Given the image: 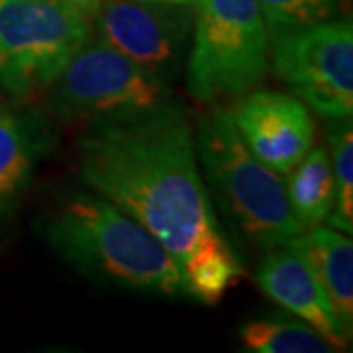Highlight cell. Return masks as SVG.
<instances>
[{
    "label": "cell",
    "mask_w": 353,
    "mask_h": 353,
    "mask_svg": "<svg viewBox=\"0 0 353 353\" xmlns=\"http://www.w3.org/2000/svg\"><path fill=\"white\" fill-rule=\"evenodd\" d=\"M55 87V108L90 126L141 118L171 101L169 83L104 41H88L73 55Z\"/></svg>",
    "instance_id": "8992f818"
},
{
    "label": "cell",
    "mask_w": 353,
    "mask_h": 353,
    "mask_svg": "<svg viewBox=\"0 0 353 353\" xmlns=\"http://www.w3.org/2000/svg\"><path fill=\"white\" fill-rule=\"evenodd\" d=\"M97 30L110 48L169 83L189 41L192 18L185 4L99 0Z\"/></svg>",
    "instance_id": "ba28073f"
},
{
    "label": "cell",
    "mask_w": 353,
    "mask_h": 353,
    "mask_svg": "<svg viewBox=\"0 0 353 353\" xmlns=\"http://www.w3.org/2000/svg\"><path fill=\"white\" fill-rule=\"evenodd\" d=\"M187 294L216 304L243 275V267L222 236L199 245L179 265Z\"/></svg>",
    "instance_id": "5bb4252c"
},
{
    "label": "cell",
    "mask_w": 353,
    "mask_h": 353,
    "mask_svg": "<svg viewBox=\"0 0 353 353\" xmlns=\"http://www.w3.org/2000/svg\"><path fill=\"white\" fill-rule=\"evenodd\" d=\"M192 46L187 57L190 94L212 102L245 94L269 67V30L259 0H192Z\"/></svg>",
    "instance_id": "277c9868"
},
{
    "label": "cell",
    "mask_w": 353,
    "mask_h": 353,
    "mask_svg": "<svg viewBox=\"0 0 353 353\" xmlns=\"http://www.w3.org/2000/svg\"><path fill=\"white\" fill-rule=\"evenodd\" d=\"M190 2H192V0H185V4H190Z\"/></svg>",
    "instance_id": "ffe728a7"
},
{
    "label": "cell",
    "mask_w": 353,
    "mask_h": 353,
    "mask_svg": "<svg viewBox=\"0 0 353 353\" xmlns=\"http://www.w3.org/2000/svg\"><path fill=\"white\" fill-rule=\"evenodd\" d=\"M46 145V132L30 116L0 110V218L24 194Z\"/></svg>",
    "instance_id": "7c38bea8"
},
{
    "label": "cell",
    "mask_w": 353,
    "mask_h": 353,
    "mask_svg": "<svg viewBox=\"0 0 353 353\" xmlns=\"http://www.w3.org/2000/svg\"><path fill=\"white\" fill-rule=\"evenodd\" d=\"M338 126L332 134V169L336 199L328 216L330 226L343 234H353V132L350 118L334 120Z\"/></svg>",
    "instance_id": "2e32d148"
},
{
    "label": "cell",
    "mask_w": 353,
    "mask_h": 353,
    "mask_svg": "<svg viewBox=\"0 0 353 353\" xmlns=\"http://www.w3.org/2000/svg\"><path fill=\"white\" fill-rule=\"evenodd\" d=\"M240 341L257 353H326L332 352L326 338L304 320L263 318L250 320L238 332Z\"/></svg>",
    "instance_id": "9a60e30c"
},
{
    "label": "cell",
    "mask_w": 353,
    "mask_h": 353,
    "mask_svg": "<svg viewBox=\"0 0 353 353\" xmlns=\"http://www.w3.org/2000/svg\"><path fill=\"white\" fill-rule=\"evenodd\" d=\"M71 2H75V4H79L81 8H85V6H94L99 0H71Z\"/></svg>",
    "instance_id": "ac0fdd59"
},
{
    "label": "cell",
    "mask_w": 353,
    "mask_h": 353,
    "mask_svg": "<svg viewBox=\"0 0 353 353\" xmlns=\"http://www.w3.org/2000/svg\"><path fill=\"white\" fill-rule=\"evenodd\" d=\"M48 238L67 261L90 275L167 296L187 294L171 252L101 194L83 192L65 201L51 216Z\"/></svg>",
    "instance_id": "7a4b0ae2"
},
{
    "label": "cell",
    "mask_w": 353,
    "mask_h": 353,
    "mask_svg": "<svg viewBox=\"0 0 353 353\" xmlns=\"http://www.w3.org/2000/svg\"><path fill=\"white\" fill-rule=\"evenodd\" d=\"M265 24L271 34L328 22L340 8V0H259Z\"/></svg>",
    "instance_id": "e0dca14e"
},
{
    "label": "cell",
    "mask_w": 353,
    "mask_h": 353,
    "mask_svg": "<svg viewBox=\"0 0 353 353\" xmlns=\"http://www.w3.org/2000/svg\"><path fill=\"white\" fill-rule=\"evenodd\" d=\"M230 112L243 143L279 175H287L312 148L310 108L292 94L252 88Z\"/></svg>",
    "instance_id": "9c48e42d"
},
{
    "label": "cell",
    "mask_w": 353,
    "mask_h": 353,
    "mask_svg": "<svg viewBox=\"0 0 353 353\" xmlns=\"http://www.w3.org/2000/svg\"><path fill=\"white\" fill-rule=\"evenodd\" d=\"M314 273L345 330H353V241L336 228L304 230L287 245Z\"/></svg>",
    "instance_id": "8fae6325"
},
{
    "label": "cell",
    "mask_w": 353,
    "mask_h": 353,
    "mask_svg": "<svg viewBox=\"0 0 353 353\" xmlns=\"http://www.w3.org/2000/svg\"><path fill=\"white\" fill-rule=\"evenodd\" d=\"M277 77L292 94L328 120L353 114L352 20H328L269 36Z\"/></svg>",
    "instance_id": "52a82bcc"
},
{
    "label": "cell",
    "mask_w": 353,
    "mask_h": 353,
    "mask_svg": "<svg viewBox=\"0 0 353 353\" xmlns=\"http://www.w3.org/2000/svg\"><path fill=\"white\" fill-rule=\"evenodd\" d=\"M150 2H171V4H185V0H150ZM187 6V4H185Z\"/></svg>",
    "instance_id": "d6986e66"
},
{
    "label": "cell",
    "mask_w": 353,
    "mask_h": 353,
    "mask_svg": "<svg viewBox=\"0 0 353 353\" xmlns=\"http://www.w3.org/2000/svg\"><path fill=\"white\" fill-rule=\"evenodd\" d=\"M90 32L71 0H0V87L16 97L51 87Z\"/></svg>",
    "instance_id": "5b68a950"
},
{
    "label": "cell",
    "mask_w": 353,
    "mask_h": 353,
    "mask_svg": "<svg viewBox=\"0 0 353 353\" xmlns=\"http://www.w3.org/2000/svg\"><path fill=\"white\" fill-rule=\"evenodd\" d=\"M79 173L87 187L148 228L179 265L220 236L194 132L171 104L90 128L79 139Z\"/></svg>",
    "instance_id": "6da1fadb"
},
{
    "label": "cell",
    "mask_w": 353,
    "mask_h": 353,
    "mask_svg": "<svg viewBox=\"0 0 353 353\" xmlns=\"http://www.w3.org/2000/svg\"><path fill=\"white\" fill-rule=\"evenodd\" d=\"M255 281L269 299L322 334L332 350H347L352 334L345 330L314 273L296 253L287 248L269 253L259 265Z\"/></svg>",
    "instance_id": "30bf717a"
},
{
    "label": "cell",
    "mask_w": 353,
    "mask_h": 353,
    "mask_svg": "<svg viewBox=\"0 0 353 353\" xmlns=\"http://www.w3.org/2000/svg\"><path fill=\"white\" fill-rule=\"evenodd\" d=\"M194 148L222 208L248 240L275 250L303 234L285 181L243 143L230 108H212L199 118Z\"/></svg>",
    "instance_id": "3957f363"
},
{
    "label": "cell",
    "mask_w": 353,
    "mask_h": 353,
    "mask_svg": "<svg viewBox=\"0 0 353 353\" xmlns=\"http://www.w3.org/2000/svg\"><path fill=\"white\" fill-rule=\"evenodd\" d=\"M287 175L285 187L289 206L303 230L324 224L332 214L336 199L328 152L324 148H310Z\"/></svg>",
    "instance_id": "4fadbf2b"
}]
</instances>
